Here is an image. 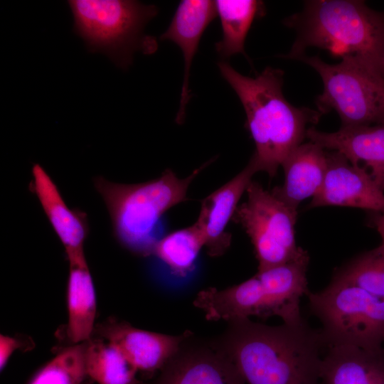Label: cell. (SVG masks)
Instances as JSON below:
<instances>
[{
  "mask_svg": "<svg viewBox=\"0 0 384 384\" xmlns=\"http://www.w3.org/2000/svg\"><path fill=\"white\" fill-rule=\"evenodd\" d=\"M218 346L248 384H321L328 348L305 320L272 326L249 318L231 321Z\"/></svg>",
  "mask_w": 384,
  "mask_h": 384,
  "instance_id": "cell-1",
  "label": "cell"
},
{
  "mask_svg": "<svg viewBox=\"0 0 384 384\" xmlns=\"http://www.w3.org/2000/svg\"><path fill=\"white\" fill-rule=\"evenodd\" d=\"M222 77L238 95L246 114V127L255 150L250 161L258 171L270 177L290 153L302 144L308 124L318 123L322 114L290 104L282 92L284 72L267 67L255 78L245 76L228 63H218Z\"/></svg>",
  "mask_w": 384,
  "mask_h": 384,
  "instance_id": "cell-2",
  "label": "cell"
},
{
  "mask_svg": "<svg viewBox=\"0 0 384 384\" xmlns=\"http://www.w3.org/2000/svg\"><path fill=\"white\" fill-rule=\"evenodd\" d=\"M284 23L296 31V39L282 58L296 60L316 47L341 60H355L384 77V11L363 1H306Z\"/></svg>",
  "mask_w": 384,
  "mask_h": 384,
  "instance_id": "cell-3",
  "label": "cell"
},
{
  "mask_svg": "<svg viewBox=\"0 0 384 384\" xmlns=\"http://www.w3.org/2000/svg\"><path fill=\"white\" fill-rule=\"evenodd\" d=\"M208 163L184 178L171 169L157 178L134 184L95 177L94 185L104 200L117 241L134 255H152L160 239L156 237L160 219L171 208L186 200L189 186Z\"/></svg>",
  "mask_w": 384,
  "mask_h": 384,
  "instance_id": "cell-4",
  "label": "cell"
},
{
  "mask_svg": "<svg viewBox=\"0 0 384 384\" xmlns=\"http://www.w3.org/2000/svg\"><path fill=\"white\" fill-rule=\"evenodd\" d=\"M73 30L92 53L107 55L127 70L134 53L151 54L156 41L144 33L147 23L158 14L154 5L130 0H70Z\"/></svg>",
  "mask_w": 384,
  "mask_h": 384,
  "instance_id": "cell-5",
  "label": "cell"
},
{
  "mask_svg": "<svg viewBox=\"0 0 384 384\" xmlns=\"http://www.w3.org/2000/svg\"><path fill=\"white\" fill-rule=\"evenodd\" d=\"M310 312L328 348H377L384 343V299L332 277L329 284L307 294Z\"/></svg>",
  "mask_w": 384,
  "mask_h": 384,
  "instance_id": "cell-6",
  "label": "cell"
},
{
  "mask_svg": "<svg viewBox=\"0 0 384 384\" xmlns=\"http://www.w3.org/2000/svg\"><path fill=\"white\" fill-rule=\"evenodd\" d=\"M320 75L323 92L317 96V110L338 114L341 127L384 124V77L350 58L329 64L318 55L297 58Z\"/></svg>",
  "mask_w": 384,
  "mask_h": 384,
  "instance_id": "cell-7",
  "label": "cell"
},
{
  "mask_svg": "<svg viewBox=\"0 0 384 384\" xmlns=\"http://www.w3.org/2000/svg\"><path fill=\"white\" fill-rule=\"evenodd\" d=\"M246 201L238 206L233 221L242 225L254 246L258 270L297 257L304 250L295 240L297 211L289 208L261 184L252 181Z\"/></svg>",
  "mask_w": 384,
  "mask_h": 384,
  "instance_id": "cell-8",
  "label": "cell"
},
{
  "mask_svg": "<svg viewBox=\"0 0 384 384\" xmlns=\"http://www.w3.org/2000/svg\"><path fill=\"white\" fill-rule=\"evenodd\" d=\"M323 184L309 208L346 206L384 212V192L363 167L351 164L338 151H326Z\"/></svg>",
  "mask_w": 384,
  "mask_h": 384,
  "instance_id": "cell-9",
  "label": "cell"
},
{
  "mask_svg": "<svg viewBox=\"0 0 384 384\" xmlns=\"http://www.w3.org/2000/svg\"><path fill=\"white\" fill-rule=\"evenodd\" d=\"M94 332L114 345L138 371L148 373L162 370L190 336L142 330L114 319L98 324Z\"/></svg>",
  "mask_w": 384,
  "mask_h": 384,
  "instance_id": "cell-10",
  "label": "cell"
},
{
  "mask_svg": "<svg viewBox=\"0 0 384 384\" xmlns=\"http://www.w3.org/2000/svg\"><path fill=\"white\" fill-rule=\"evenodd\" d=\"M257 172V167L250 160L235 177L202 201L195 224L203 236L204 247L210 256H220L230 247L232 235L226 228L233 220L243 193Z\"/></svg>",
  "mask_w": 384,
  "mask_h": 384,
  "instance_id": "cell-11",
  "label": "cell"
},
{
  "mask_svg": "<svg viewBox=\"0 0 384 384\" xmlns=\"http://www.w3.org/2000/svg\"><path fill=\"white\" fill-rule=\"evenodd\" d=\"M306 138L324 149L338 151L351 164L362 162L376 185L384 192V124L341 127L335 132L308 128Z\"/></svg>",
  "mask_w": 384,
  "mask_h": 384,
  "instance_id": "cell-12",
  "label": "cell"
},
{
  "mask_svg": "<svg viewBox=\"0 0 384 384\" xmlns=\"http://www.w3.org/2000/svg\"><path fill=\"white\" fill-rule=\"evenodd\" d=\"M32 175L31 190L63 245L68 261L85 257L84 243L90 232L87 214L67 206L56 184L40 164L33 166Z\"/></svg>",
  "mask_w": 384,
  "mask_h": 384,
  "instance_id": "cell-13",
  "label": "cell"
},
{
  "mask_svg": "<svg viewBox=\"0 0 384 384\" xmlns=\"http://www.w3.org/2000/svg\"><path fill=\"white\" fill-rule=\"evenodd\" d=\"M245 383L233 363L217 346L181 347L161 370L156 384Z\"/></svg>",
  "mask_w": 384,
  "mask_h": 384,
  "instance_id": "cell-14",
  "label": "cell"
},
{
  "mask_svg": "<svg viewBox=\"0 0 384 384\" xmlns=\"http://www.w3.org/2000/svg\"><path fill=\"white\" fill-rule=\"evenodd\" d=\"M217 15L215 1L183 0L179 3L168 28L159 37L161 41L168 40L176 43L183 56V80L176 117L178 123L183 122L191 97L189 77L193 57L204 31Z\"/></svg>",
  "mask_w": 384,
  "mask_h": 384,
  "instance_id": "cell-15",
  "label": "cell"
},
{
  "mask_svg": "<svg viewBox=\"0 0 384 384\" xmlns=\"http://www.w3.org/2000/svg\"><path fill=\"white\" fill-rule=\"evenodd\" d=\"M208 320L230 322L256 316L268 318L273 311L262 284L258 277L224 289L210 287L201 291L194 300Z\"/></svg>",
  "mask_w": 384,
  "mask_h": 384,
  "instance_id": "cell-16",
  "label": "cell"
},
{
  "mask_svg": "<svg viewBox=\"0 0 384 384\" xmlns=\"http://www.w3.org/2000/svg\"><path fill=\"white\" fill-rule=\"evenodd\" d=\"M309 255L306 250L285 263L258 270L260 280L272 306L274 316L285 324H297L304 319L300 311V302L309 290L306 272Z\"/></svg>",
  "mask_w": 384,
  "mask_h": 384,
  "instance_id": "cell-17",
  "label": "cell"
},
{
  "mask_svg": "<svg viewBox=\"0 0 384 384\" xmlns=\"http://www.w3.org/2000/svg\"><path fill=\"white\" fill-rule=\"evenodd\" d=\"M284 181L272 193L297 210L299 203L319 191L326 176V150L309 141L294 149L283 162Z\"/></svg>",
  "mask_w": 384,
  "mask_h": 384,
  "instance_id": "cell-18",
  "label": "cell"
},
{
  "mask_svg": "<svg viewBox=\"0 0 384 384\" xmlns=\"http://www.w3.org/2000/svg\"><path fill=\"white\" fill-rule=\"evenodd\" d=\"M320 376L321 384H384V348L329 347Z\"/></svg>",
  "mask_w": 384,
  "mask_h": 384,
  "instance_id": "cell-19",
  "label": "cell"
},
{
  "mask_svg": "<svg viewBox=\"0 0 384 384\" xmlns=\"http://www.w3.org/2000/svg\"><path fill=\"white\" fill-rule=\"evenodd\" d=\"M69 263L66 335L72 344H78L92 337L97 309L96 295L85 257L69 261Z\"/></svg>",
  "mask_w": 384,
  "mask_h": 384,
  "instance_id": "cell-20",
  "label": "cell"
},
{
  "mask_svg": "<svg viewBox=\"0 0 384 384\" xmlns=\"http://www.w3.org/2000/svg\"><path fill=\"white\" fill-rule=\"evenodd\" d=\"M223 36L215 45L218 54L228 59L245 52V41L253 21L265 14V4L256 0L215 1Z\"/></svg>",
  "mask_w": 384,
  "mask_h": 384,
  "instance_id": "cell-21",
  "label": "cell"
},
{
  "mask_svg": "<svg viewBox=\"0 0 384 384\" xmlns=\"http://www.w3.org/2000/svg\"><path fill=\"white\" fill-rule=\"evenodd\" d=\"M106 341V340H105ZM85 368L98 384H143L137 370L111 343L92 337L86 341Z\"/></svg>",
  "mask_w": 384,
  "mask_h": 384,
  "instance_id": "cell-22",
  "label": "cell"
},
{
  "mask_svg": "<svg viewBox=\"0 0 384 384\" xmlns=\"http://www.w3.org/2000/svg\"><path fill=\"white\" fill-rule=\"evenodd\" d=\"M203 247V236L194 223L161 238L152 255L165 263L174 275L184 277L191 272Z\"/></svg>",
  "mask_w": 384,
  "mask_h": 384,
  "instance_id": "cell-23",
  "label": "cell"
},
{
  "mask_svg": "<svg viewBox=\"0 0 384 384\" xmlns=\"http://www.w3.org/2000/svg\"><path fill=\"white\" fill-rule=\"evenodd\" d=\"M333 277L384 299V243L354 257L337 269Z\"/></svg>",
  "mask_w": 384,
  "mask_h": 384,
  "instance_id": "cell-24",
  "label": "cell"
},
{
  "mask_svg": "<svg viewBox=\"0 0 384 384\" xmlns=\"http://www.w3.org/2000/svg\"><path fill=\"white\" fill-rule=\"evenodd\" d=\"M86 341L63 348L42 366L28 384H80L87 375Z\"/></svg>",
  "mask_w": 384,
  "mask_h": 384,
  "instance_id": "cell-25",
  "label": "cell"
},
{
  "mask_svg": "<svg viewBox=\"0 0 384 384\" xmlns=\"http://www.w3.org/2000/svg\"><path fill=\"white\" fill-rule=\"evenodd\" d=\"M31 348V342L26 343V339L1 335L0 337V366L2 370L6 365L13 352L21 348Z\"/></svg>",
  "mask_w": 384,
  "mask_h": 384,
  "instance_id": "cell-26",
  "label": "cell"
},
{
  "mask_svg": "<svg viewBox=\"0 0 384 384\" xmlns=\"http://www.w3.org/2000/svg\"><path fill=\"white\" fill-rule=\"evenodd\" d=\"M373 213L370 225L375 228L382 238V243H384V212Z\"/></svg>",
  "mask_w": 384,
  "mask_h": 384,
  "instance_id": "cell-27",
  "label": "cell"
}]
</instances>
